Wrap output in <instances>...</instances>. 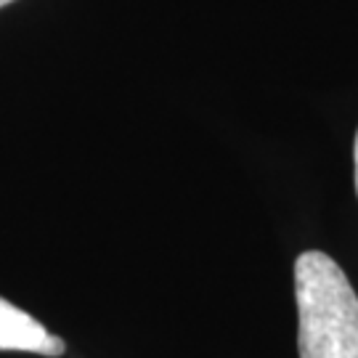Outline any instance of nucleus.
<instances>
[{
  "instance_id": "nucleus-4",
  "label": "nucleus",
  "mask_w": 358,
  "mask_h": 358,
  "mask_svg": "<svg viewBox=\"0 0 358 358\" xmlns=\"http://www.w3.org/2000/svg\"><path fill=\"white\" fill-rule=\"evenodd\" d=\"M8 3H13V0H0V8H3V6H8Z\"/></svg>"
},
{
  "instance_id": "nucleus-1",
  "label": "nucleus",
  "mask_w": 358,
  "mask_h": 358,
  "mask_svg": "<svg viewBox=\"0 0 358 358\" xmlns=\"http://www.w3.org/2000/svg\"><path fill=\"white\" fill-rule=\"evenodd\" d=\"M300 358H358V297L337 260L306 250L294 260Z\"/></svg>"
},
{
  "instance_id": "nucleus-2",
  "label": "nucleus",
  "mask_w": 358,
  "mask_h": 358,
  "mask_svg": "<svg viewBox=\"0 0 358 358\" xmlns=\"http://www.w3.org/2000/svg\"><path fill=\"white\" fill-rule=\"evenodd\" d=\"M0 350L40 353V356H64V340L51 334L27 310L0 297Z\"/></svg>"
},
{
  "instance_id": "nucleus-3",
  "label": "nucleus",
  "mask_w": 358,
  "mask_h": 358,
  "mask_svg": "<svg viewBox=\"0 0 358 358\" xmlns=\"http://www.w3.org/2000/svg\"><path fill=\"white\" fill-rule=\"evenodd\" d=\"M353 165H356V194H358V130H356V141H353Z\"/></svg>"
}]
</instances>
